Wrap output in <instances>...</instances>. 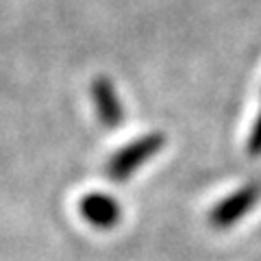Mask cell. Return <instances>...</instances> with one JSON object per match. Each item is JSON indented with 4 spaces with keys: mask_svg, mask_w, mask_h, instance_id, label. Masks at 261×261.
Segmentation results:
<instances>
[{
    "mask_svg": "<svg viewBox=\"0 0 261 261\" xmlns=\"http://www.w3.org/2000/svg\"><path fill=\"white\" fill-rule=\"evenodd\" d=\"M79 214L87 224H92L98 231H111L122 220V207L113 196L92 192L79 200Z\"/></svg>",
    "mask_w": 261,
    "mask_h": 261,
    "instance_id": "3",
    "label": "cell"
},
{
    "mask_svg": "<svg viewBox=\"0 0 261 261\" xmlns=\"http://www.w3.org/2000/svg\"><path fill=\"white\" fill-rule=\"evenodd\" d=\"M92 100L96 116L105 128H118L124 122V105L107 76H98L92 83Z\"/></svg>",
    "mask_w": 261,
    "mask_h": 261,
    "instance_id": "4",
    "label": "cell"
},
{
    "mask_svg": "<svg viewBox=\"0 0 261 261\" xmlns=\"http://www.w3.org/2000/svg\"><path fill=\"white\" fill-rule=\"evenodd\" d=\"M246 150H248L250 157H259L261 154V111H259V116L255 118V124H252V128H250Z\"/></svg>",
    "mask_w": 261,
    "mask_h": 261,
    "instance_id": "5",
    "label": "cell"
},
{
    "mask_svg": "<svg viewBox=\"0 0 261 261\" xmlns=\"http://www.w3.org/2000/svg\"><path fill=\"white\" fill-rule=\"evenodd\" d=\"M261 198V185L259 183H248L240 187L238 192H233L231 196H226L214 205V209L209 211V224L214 228H231L235 222H240L244 216L250 214V209L257 205Z\"/></svg>",
    "mask_w": 261,
    "mask_h": 261,
    "instance_id": "2",
    "label": "cell"
},
{
    "mask_svg": "<svg viewBox=\"0 0 261 261\" xmlns=\"http://www.w3.org/2000/svg\"><path fill=\"white\" fill-rule=\"evenodd\" d=\"M163 146H166V135L163 133H148L135 137L133 142H128L126 146H122L120 150L111 154V159L107 161V176L116 183L128 181Z\"/></svg>",
    "mask_w": 261,
    "mask_h": 261,
    "instance_id": "1",
    "label": "cell"
}]
</instances>
